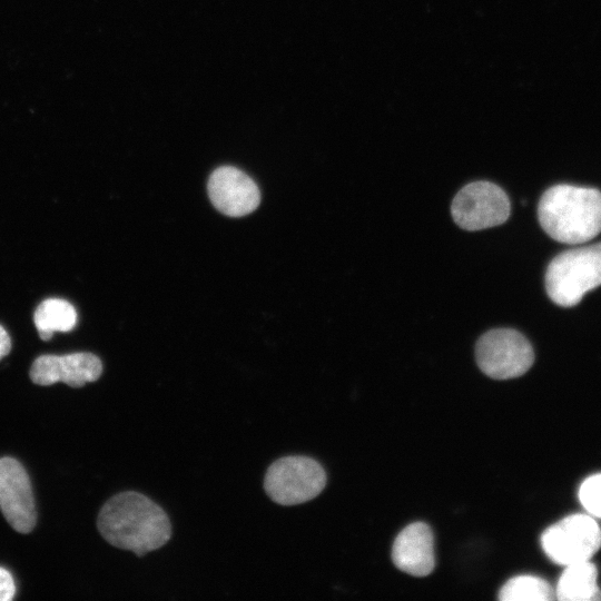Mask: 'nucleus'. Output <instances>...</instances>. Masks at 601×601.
<instances>
[{
	"label": "nucleus",
	"mask_w": 601,
	"mask_h": 601,
	"mask_svg": "<svg viewBox=\"0 0 601 601\" xmlns=\"http://www.w3.org/2000/svg\"><path fill=\"white\" fill-rule=\"evenodd\" d=\"M97 526L111 545L142 556L168 542L171 526L166 512L146 495L127 491L101 508Z\"/></svg>",
	"instance_id": "obj_1"
},
{
	"label": "nucleus",
	"mask_w": 601,
	"mask_h": 601,
	"mask_svg": "<svg viewBox=\"0 0 601 601\" xmlns=\"http://www.w3.org/2000/svg\"><path fill=\"white\" fill-rule=\"evenodd\" d=\"M539 221L554 240L583 244L601 231V193L594 188L555 185L542 195Z\"/></svg>",
	"instance_id": "obj_2"
},
{
	"label": "nucleus",
	"mask_w": 601,
	"mask_h": 601,
	"mask_svg": "<svg viewBox=\"0 0 601 601\" xmlns=\"http://www.w3.org/2000/svg\"><path fill=\"white\" fill-rule=\"evenodd\" d=\"M600 285L601 243L563 252L546 268V293L563 307L577 305L585 293Z\"/></svg>",
	"instance_id": "obj_3"
},
{
	"label": "nucleus",
	"mask_w": 601,
	"mask_h": 601,
	"mask_svg": "<svg viewBox=\"0 0 601 601\" xmlns=\"http://www.w3.org/2000/svg\"><path fill=\"white\" fill-rule=\"evenodd\" d=\"M326 473L312 457L292 455L276 460L268 467L264 489L274 502L296 505L316 497L325 487Z\"/></svg>",
	"instance_id": "obj_4"
},
{
	"label": "nucleus",
	"mask_w": 601,
	"mask_h": 601,
	"mask_svg": "<svg viewBox=\"0 0 601 601\" xmlns=\"http://www.w3.org/2000/svg\"><path fill=\"white\" fill-rule=\"evenodd\" d=\"M480 370L491 378L509 380L523 375L534 362L530 342L512 328L484 333L475 345Z\"/></svg>",
	"instance_id": "obj_5"
},
{
	"label": "nucleus",
	"mask_w": 601,
	"mask_h": 601,
	"mask_svg": "<svg viewBox=\"0 0 601 601\" xmlns=\"http://www.w3.org/2000/svg\"><path fill=\"white\" fill-rule=\"evenodd\" d=\"M542 549L553 562L569 565L589 561L601 546V529L588 514H572L549 526Z\"/></svg>",
	"instance_id": "obj_6"
},
{
	"label": "nucleus",
	"mask_w": 601,
	"mask_h": 601,
	"mask_svg": "<svg viewBox=\"0 0 601 601\" xmlns=\"http://www.w3.org/2000/svg\"><path fill=\"white\" fill-rule=\"evenodd\" d=\"M510 200L505 191L490 181L465 185L454 197L452 217L465 230H481L505 223L510 216Z\"/></svg>",
	"instance_id": "obj_7"
},
{
	"label": "nucleus",
	"mask_w": 601,
	"mask_h": 601,
	"mask_svg": "<svg viewBox=\"0 0 601 601\" xmlns=\"http://www.w3.org/2000/svg\"><path fill=\"white\" fill-rule=\"evenodd\" d=\"M0 510L19 533H29L36 524L35 499L29 476L12 457L0 459Z\"/></svg>",
	"instance_id": "obj_8"
},
{
	"label": "nucleus",
	"mask_w": 601,
	"mask_h": 601,
	"mask_svg": "<svg viewBox=\"0 0 601 601\" xmlns=\"http://www.w3.org/2000/svg\"><path fill=\"white\" fill-rule=\"evenodd\" d=\"M102 373V363L98 356L88 352L66 355H41L30 368V378L35 384L48 386L62 382L71 387H81L97 381Z\"/></svg>",
	"instance_id": "obj_9"
},
{
	"label": "nucleus",
	"mask_w": 601,
	"mask_h": 601,
	"mask_svg": "<svg viewBox=\"0 0 601 601\" xmlns=\"http://www.w3.org/2000/svg\"><path fill=\"white\" fill-rule=\"evenodd\" d=\"M208 195L214 206L231 217L245 216L259 205V190L254 180L242 170L224 166L208 180Z\"/></svg>",
	"instance_id": "obj_10"
},
{
	"label": "nucleus",
	"mask_w": 601,
	"mask_h": 601,
	"mask_svg": "<svg viewBox=\"0 0 601 601\" xmlns=\"http://www.w3.org/2000/svg\"><path fill=\"white\" fill-rule=\"evenodd\" d=\"M392 560L397 569L407 574L428 575L435 565L431 528L423 522H414L404 528L394 540Z\"/></svg>",
	"instance_id": "obj_11"
},
{
	"label": "nucleus",
	"mask_w": 601,
	"mask_h": 601,
	"mask_svg": "<svg viewBox=\"0 0 601 601\" xmlns=\"http://www.w3.org/2000/svg\"><path fill=\"white\" fill-rule=\"evenodd\" d=\"M561 601H599L598 571L589 560L565 565L554 590Z\"/></svg>",
	"instance_id": "obj_12"
},
{
	"label": "nucleus",
	"mask_w": 601,
	"mask_h": 601,
	"mask_svg": "<svg viewBox=\"0 0 601 601\" xmlns=\"http://www.w3.org/2000/svg\"><path fill=\"white\" fill-rule=\"evenodd\" d=\"M33 322L42 341L52 338L55 332H70L77 324V312L66 299L48 298L35 311Z\"/></svg>",
	"instance_id": "obj_13"
},
{
	"label": "nucleus",
	"mask_w": 601,
	"mask_h": 601,
	"mask_svg": "<svg viewBox=\"0 0 601 601\" xmlns=\"http://www.w3.org/2000/svg\"><path fill=\"white\" fill-rule=\"evenodd\" d=\"M555 598L552 587L542 578L518 575L501 588V601H550Z\"/></svg>",
	"instance_id": "obj_14"
},
{
	"label": "nucleus",
	"mask_w": 601,
	"mask_h": 601,
	"mask_svg": "<svg viewBox=\"0 0 601 601\" xmlns=\"http://www.w3.org/2000/svg\"><path fill=\"white\" fill-rule=\"evenodd\" d=\"M579 499L589 514L601 518V473L593 474L582 482Z\"/></svg>",
	"instance_id": "obj_15"
},
{
	"label": "nucleus",
	"mask_w": 601,
	"mask_h": 601,
	"mask_svg": "<svg viewBox=\"0 0 601 601\" xmlns=\"http://www.w3.org/2000/svg\"><path fill=\"white\" fill-rule=\"evenodd\" d=\"M16 593V585L12 575L3 568H0V601H10Z\"/></svg>",
	"instance_id": "obj_16"
},
{
	"label": "nucleus",
	"mask_w": 601,
	"mask_h": 601,
	"mask_svg": "<svg viewBox=\"0 0 601 601\" xmlns=\"http://www.w3.org/2000/svg\"><path fill=\"white\" fill-rule=\"evenodd\" d=\"M11 339L6 328L0 325V361L10 353Z\"/></svg>",
	"instance_id": "obj_17"
}]
</instances>
